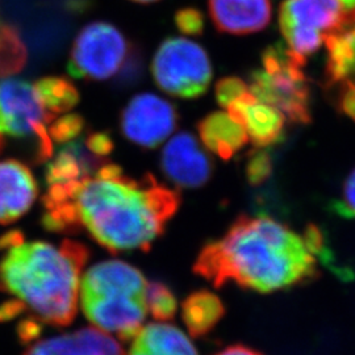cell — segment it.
<instances>
[{"label": "cell", "instance_id": "obj_1", "mask_svg": "<svg viewBox=\"0 0 355 355\" xmlns=\"http://www.w3.org/2000/svg\"><path fill=\"white\" fill-rule=\"evenodd\" d=\"M177 193L152 177H125L114 165L69 187H49L45 227L79 224L95 241L112 252L148 249L177 211Z\"/></svg>", "mask_w": 355, "mask_h": 355}, {"label": "cell", "instance_id": "obj_2", "mask_svg": "<svg viewBox=\"0 0 355 355\" xmlns=\"http://www.w3.org/2000/svg\"><path fill=\"white\" fill-rule=\"evenodd\" d=\"M196 272L216 286L229 280L268 293L318 274V261L304 237L270 217H242L200 254Z\"/></svg>", "mask_w": 355, "mask_h": 355}, {"label": "cell", "instance_id": "obj_3", "mask_svg": "<svg viewBox=\"0 0 355 355\" xmlns=\"http://www.w3.org/2000/svg\"><path fill=\"white\" fill-rule=\"evenodd\" d=\"M0 291L11 293L40 322L73 321L87 258L82 245L26 241L20 232H8L0 237Z\"/></svg>", "mask_w": 355, "mask_h": 355}, {"label": "cell", "instance_id": "obj_4", "mask_svg": "<svg viewBox=\"0 0 355 355\" xmlns=\"http://www.w3.org/2000/svg\"><path fill=\"white\" fill-rule=\"evenodd\" d=\"M146 280L123 261L89 267L79 284V303L89 322L111 336L135 338L148 315Z\"/></svg>", "mask_w": 355, "mask_h": 355}, {"label": "cell", "instance_id": "obj_5", "mask_svg": "<svg viewBox=\"0 0 355 355\" xmlns=\"http://www.w3.org/2000/svg\"><path fill=\"white\" fill-rule=\"evenodd\" d=\"M287 46H270L262 57V69L250 76L249 89L254 96L277 108L293 123L306 124L311 120L309 86L302 67Z\"/></svg>", "mask_w": 355, "mask_h": 355}, {"label": "cell", "instance_id": "obj_6", "mask_svg": "<svg viewBox=\"0 0 355 355\" xmlns=\"http://www.w3.org/2000/svg\"><path fill=\"white\" fill-rule=\"evenodd\" d=\"M55 116L45 108L35 83L23 79L0 80V153L8 141L33 142L36 159L51 158L53 141L48 125Z\"/></svg>", "mask_w": 355, "mask_h": 355}, {"label": "cell", "instance_id": "obj_7", "mask_svg": "<svg viewBox=\"0 0 355 355\" xmlns=\"http://www.w3.org/2000/svg\"><path fill=\"white\" fill-rule=\"evenodd\" d=\"M152 74L166 94L182 99H195L209 89L214 70L203 46L184 37L165 40L155 51Z\"/></svg>", "mask_w": 355, "mask_h": 355}, {"label": "cell", "instance_id": "obj_8", "mask_svg": "<svg viewBox=\"0 0 355 355\" xmlns=\"http://www.w3.org/2000/svg\"><path fill=\"white\" fill-rule=\"evenodd\" d=\"M129 44L112 24L95 21L76 36L67 64L69 74L78 79L105 80L127 62Z\"/></svg>", "mask_w": 355, "mask_h": 355}, {"label": "cell", "instance_id": "obj_9", "mask_svg": "<svg viewBox=\"0 0 355 355\" xmlns=\"http://www.w3.org/2000/svg\"><path fill=\"white\" fill-rule=\"evenodd\" d=\"M345 11L340 0H286L280 7L279 26L288 51L305 64Z\"/></svg>", "mask_w": 355, "mask_h": 355}, {"label": "cell", "instance_id": "obj_10", "mask_svg": "<svg viewBox=\"0 0 355 355\" xmlns=\"http://www.w3.org/2000/svg\"><path fill=\"white\" fill-rule=\"evenodd\" d=\"M177 111L164 98L144 92L133 96L121 114V130L128 140L142 148H157L174 133Z\"/></svg>", "mask_w": 355, "mask_h": 355}, {"label": "cell", "instance_id": "obj_11", "mask_svg": "<svg viewBox=\"0 0 355 355\" xmlns=\"http://www.w3.org/2000/svg\"><path fill=\"white\" fill-rule=\"evenodd\" d=\"M162 170L171 182L183 189H196L209 179L212 164L196 137L187 132L178 133L166 142Z\"/></svg>", "mask_w": 355, "mask_h": 355}, {"label": "cell", "instance_id": "obj_12", "mask_svg": "<svg viewBox=\"0 0 355 355\" xmlns=\"http://www.w3.org/2000/svg\"><path fill=\"white\" fill-rule=\"evenodd\" d=\"M37 198V183L31 168L19 159L0 161V224L26 215Z\"/></svg>", "mask_w": 355, "mask_h": 355}, {"label": "cell", "instance_id": "obj_13", "mask_svg": "<svg viewBox=\"0 0 355 355\" xmlns=\"http://www.w3.org/2000/svg\"><path fill=\"white\" fill-rule=\"evenodd\" d=\"M328 51L327 76L329 85L341 89L355 87V8L345 11L341 20L324 37Z\"/></svg>", "mask_w": 355, "mask_h": 355}, {"label": "cell", "instance_id": "obj_14", "mask_svg": "<svg viewBox=\"0 0 355 355\" xmlns=\"http://www.w3.org/2000/svg\"><path fill=\"white\" fill-rule=\"evenodd\" d=\"M208 8L216 28L230 35L259 32L271 19L270 0H208Z\"/></svg>", "mask_w": 355, "mask_h": 355}, {"label": "cell", "instance_id": "obj_15", "mask_svg": "<svg viewBox=\"0 0 355 355\" xmlns=\"http://www.w3.org/2000/svg\"><path fill=\"white\" fill-rule=\"evenodd\" d=\"M24 355H124V353L114 336L98 328H83L40 340L31 345Z\"/></svg>", "mask_w": 355, "mask_h": 355}, {"label": "cell", "instance_id": "obj_16", "mask_svg": "<svg viewBox=\"0 0 355 355\" xmlns=\"http://www.w3.org/2000/svg\"><path fill=\"white\" fill-rule=\"evenodd\" d=\"M227 112L245 128L248 139L258 148L277 142L286 123V117L277 108L258 101L252 92L233 103Z\"/></svg>", "mask_w": 355, "mask_h": 355}, {"label": "cell", "instance_id": "obj_17", "mask_svg": "<svg viewBox=\"0 0 355 355\" xmlns=\"http://www.w3.org/2000/svg\"><path fill=\"white\" fill-rule=\"evenodd\" d=\"M129 355H198L189 336L166 321L142 327L135 336Z\"/></svg>", "mask_w": 355, "mask_h": 355}, {"label": "cell", "instance_id": "obj_18", "mask_svg": "<svg viewBox=\"0 0 355 355\" xmlns=\"http://www.w3.org/2000/svg\"><path fill=\"white\" fill-rule=\"evenodd\" d=\"M199 135L204 146L220 158L228 159L248 142L245 128L228 112H214L199 124Z\"/></svg>", "mask_w": 355, "mask_h": 355}, {"label": "cell", "instance_id": "obj_19", "mask_svg": "<svg viewBox=\"0 0 355 355\" xmlns=\"http://www.w3.org/2000/svg\"><path fill=\"white\" fill-rule=\"evenodd\" d=\"M182 315L191 334L193 337H199L208 333L223 318L224 305L211 292H196L184 302Z\"/></svg>", "mask_w": 355, "mask_h": 355}, {"label": "cell", "instance_id": "obj_20", "mask_svg": "<svg viewBox=\"0 0 355 355\" xmlns=\"http://www.w3.org/2000/svg\"><path fill=\"white\" fill-rule=\"evenodd\" d=\"M87 154L76 144L70 142L58 153L46 171L49 187H69L89 175Z\"/></svg>", "mask_w": 355, "mask_h": 355}, {"label": "cell", "instance_id": "obj_21", "mask_svg": "<svg viewBox=\"0 0 355 355\" xmlns=\"http://www.w3.org/2000/svg\"><path fill=\"white\" fill-rule=\"evenodd\" d=\"M35 87L45 108L53 116L71 111L79 102L76 86L61 76H45L35 82Z\"/></svg>", "mask_w": 355, "mask_h": 355}, {"label": "cell", "instance_id": "obj_22", "mask_svg": "<svg viewBox=\"0 0 355 355\" xmlns=\"http://www.w3.org/2000/svg\"><path fill=\"white\" fill-rule=\"evenodd\" d=\"M26 44L19 32L0 20V78L17 74L26 66Z\"/></svg>", "mask_w": 355, "mask_h": 355}, {"label": "cell", "instance_id": "obj_23", "mask_svg": "<svg viewBox=\"0 0 355 355\" xmlns=\"http://www.w3.org/2000/svg\"><path fill=\"white\" fill-rule=\"evenodd\" d=\"M146 309L158 321H167L177 312V300L173 292L161 283H150L145 293Z\"/></svg>", "mask_w": 355, "mask_h": 355}, {"label": "cell", "instance_id": "obj_24", "mask_svg": "<svg viewBox=\"0 0 355 355\" xmlns=\"http://www.w3.org/2000/svg\"><path fill=\"white\" fill-rule=\"evenodd\" d=\"M85 128V120L79 114H64L53 120L49 127V136L51 141L64 144L76 139Z\"/></svg>", "mask_w": 355, "mask_h": 355}, {"label": "cell", "instance_id": "obj_25", "mask_svg": "<svg viewBox=\"0 0 355 355\" xmlns=\"http://www.w3.org/2000/svg\"><path fill=\"white\" fill-rule=\"evenodd\" d=\"M249 92V86L239 76H225L216 83V101L225 110Z\"/></svg>", "mask_w": 355, "mask_h": 355}, {"label": "cell", "instance_id": "obj_26", "mask_svg": "<svg viewBox=\"0 0 355 355\" xmlns=\"http://www.w3.org/2000/svg\"><path fill=\"white\" fill-rule=\"evenodd\" d=\"M175 26L187 36H199L204 31V16L198 8L186 7L175 13Z\"/></svg>", "mask_w": 355, "mask_h": 355}, {"label": "cell", "instance_id": "obj_27", "mask_svg": "<svg viewBox=\"0 0 355 355\" xmlns=\"http://www.w3.org/2000/svg\"><path fill=\"white\" fill-rule=\"evenodd\" d=\"M333 211L345 218H355V168L343 184L340 200L333 204Z\"/></svg>", "mask_w": 355, "mask_h": 355}, {"label": "cell", "instance_id": "obj_28", "mask_svg": "<svg viewBox=\"0 0 355 355\" xmlns=\"http://www.w3.org/2000/svg\"><path fill=\"white\" fill-rule=\"evenodd\" d=\"M271 173V161L266 153L259 152L254 154L248 162L246 174L252 183H261L266 179Z\"/></svg>", "mask_w": 355, "mask_h": 355}, {"label": "cell", "instance_id": "obj_29", "mask_svg": "<svg viewBox=\"0 0 355 355\" xmlns=\"http://www.w3.org/2000/svg\"><path fill=\"white\" fill-rule=\"evenodd\" d=\"M86 148L95 157H105L112 150L114 142H112V139L108 136V133L98 132V133L89 135L87 137Z\"/></svg>", "mask_w": 355, "mask_h": 355}, {"label": "cell", "instance_id": "obj_30", "mask_svg": "<svg viewBox=\"0 0 355 355\" xmlns=\"http://www.w3.org/2000/svg\"><path fill=\"white\" fill-rule=\"evenodd\" d=\"M19 337L23 343H31L35 338H37L41 333V327H40V321L37 318H26L24 321H21L19 324L17 328Z\"/></svg>", "mask_w": 355, "mask_h": 355}, {"label": "cell", "instance_id": "obj_31", "mask_svg": "<svg viewBox=\"0 0 355 355\" xmlns=\"http://www.w3.org/2000/svg\"><path fill=\"white\" fill-rule=\"evenodd\" d=\"M340 105L345 114L355 120V87L343 89Z\"/></svg>", "mask_w": 355, "mask_h": 355}, {"label": "cell", "instance_id": "obj_32", "mask_svg": "<svg viewBox=\"0 0 355 355\" xmlns=\"http://www.w3.org/2000/svg\"><path fill=\"white\" fill-rule=\"evenodd\" d=\"M217 355H261L259 353H257L255 350H252L249 347H245V346H232L228 347L225 350H223L221 353H218Z\"/></svg>", "mask_w": 355, "mask_h": 355}, {"label": "cell", "instance_id": "obj_33", "mask_svg": "<svg viewBox=\"0 0 355 355\" xmlns=\"http://www.w3.org/2000/svg\"><path fill=\"white\" fill-rule=\"evenodd\" d=\"M340 1H341V4H343V7L346 10V11H349V10H354L355 0H340Z\"/></svg>", "mask_w": 355, "mask_h": 355}, {"label": "cell", "instance_id": "obj_34", "mask_svg": "<svg viewBox=\"0 0 355 355\" xmlns=\"http://www.w3.org/2000/svg\"><path fill=\"white\" fill-rule=\"evenodd\" d=\"M132 1H136V3H144V4H148V3H154V1H158V0H132Z\"/></svg>", "mask_w": 355, "mask_h": 355}]
</instances>
